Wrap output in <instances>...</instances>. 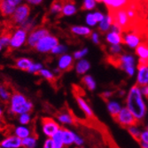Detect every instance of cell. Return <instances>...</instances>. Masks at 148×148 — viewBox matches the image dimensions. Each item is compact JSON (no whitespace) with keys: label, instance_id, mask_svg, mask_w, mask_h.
I'll return each mask as SVG.
<instances>
[{"label":"cell","instance_id":"21","mask_svg":"<svg viewBox=\"0 0 148 148\" xmlns=\"http://www.w3.org/2000/svg\"><path fill=\"white\" fill-rule=\"evenodd\" d=\"M77 12V7L74 2H63L61 14L64 16H72Z\"/></svg>","mask_w":148,"mask_h":148},{"label":"cell","instance_id":"24","mask_svg":"<svg viewBox=\"0 0 148 148\" xmlns=\"http://www.w3.org/2000/svg\"><path fill=\"white\" fill-rule=\"evenodd\" d=\"M57 120L58 122L61 124H66V125H70L74 124L75 123V118L70 113L68 112H61L57 114Z\"/></svg>","mask_w":148,"mask_h":148},{"label":"cell","instance_id":"51","mask_svg":"<svg viewBox=\"0 0 148 148\" xmlns=\"http://www.w3.org/2000/svg\"><path fill=\"white\" fill-rule=\"evenodd\" d=\"M112 95H113V92L112 91H110V90H106V91H105V92H103V94H102V97L104 98V99H109V98H111L112 97Z\"/></svg>","mask_w":148,"mask_h":148},{"label":"cell","instance_id":"54","mask_svg":"<svg viewBox=\"0 0 148 148\" xmlns=\"http://www.w3.org/2000/svg\"><path fill=\"white\" fill-rule=\"evenodd\" d=\"M140 146H141V148H148V144L140 142Z\"/></svg>","mask_w":148,"mask_h":148},{"label":"cell","instance_id":"44","mask_svg":"<svg viewBox=\"0 0 148 148\" xmlns=\"http://www.w3.org/2000/svg\"><path fill=\"white\" fill-rule=\"evenodd\" d=\"M121 51H122V46L120 45H111L110 52L113 56H117L118 54H120Z\"/></svg>","mask_w":148,"mask_h":148},{"label":"cell","instance_id":"17","mask_svg":"<svg viewBox=\"0 0 148 148\" xmlns=\"http://www.w3.org/2000/svg\"><path fill=\"white\" fill-rule=\"evenodd\" d=\"M136 53L139 57V63H148V44H140L136 48Z\"/></svg>","mask_w":148,"mask_h":148},{"label":"cell","instance_id":"57","mask_svg":"<svg viewBox=\"0 0 148 148\" xmlns=\"http://www.w3.org/2000/svg\"><path fill=\"white\" fill-rule=\"evenodd\" d=\"M147 130V131H148V125H147V130Z\"/></svg>","mask_w":148,"mask_h":148},{"label":"cell","instance_id":"13","mask_svg":"<svg viewBox=\"0 0 148 148\" xmlns=\"http://www.w3.org/2000/svg\"><path fill=\"white\" fill-rule=\"evenodd\" d=\"M74 65V58L72 55L68 53L60 56L58 60V69L61 71H69L73 68Z\"/></svg>","mask_w":148,"mask_h":148},{"label":"cell","instance_id":"45","mask_svg":"<svg viewBox=\"0 0 148 148\" xmlns=\"http://www.w3.org/2000/svg\"><path fill=\"white\" fill-rule=\"evenodd\" d=\"M139 142L148 144V131L147 130H145V131L141 132V135H140V138H139Z\"/></svg>","mask_w":148,"mask_h":148},{"label":"cell","instance_id":"47","mask_svg":"<svg viewBox=\"0 0 148 148\" xmlns=\"http://www.w3.org/2000/svg\"><path fill=\"white\" fill-rule=\"evenodd\" d=\"M90 39L94 44H99V35L97 32H93L90 34Z\"/></svg>","mask_w":148,"mask_h":148},{"label":"cell","instance_id":"35","mask_svg":"<svg viewBox=\"0 0 148 148\" xmlns=\"http://www.w3.org/2000/svg\"><path fill=\"white\" fill-rule=\"evenodd\" d=\"M38 75L40 76H42L44 79L49 81V82H52L53 80L55 79V75L53 72H51V70L47 69H43L41 71L38 73Z\"/></svg>","mask_w":148,"mask_h":148},{"label":"cell","instance_id":"7","mask_svg":"<svg viewBox=\"0 0 148 148\" xmlns=\"http://www.w3.org/2000/svg\"><path fill=\"white\" fill-rule=\"evenodd\" d=\"M42 123V131L44 135L47 137V138H51L55 133H57L61 128L60 124L54 119L51 117H43L41 120Z\"/></svg>","mask_w":148,"mask_h":148},{"label":"cell","instance_id":"50","mask_svg":"<svg viewBox=\"0 0 148 148\" xmlns=\"http://www.w3.org/2000/svg\"><path fill=\"white\" fill-rule=\"evenodd\" d=\"M75 145H76L77 146H82L84 144V139L81 138L79 135H76L75 134Z\"/></svg>","mask_w":148,"mask_h":148},{"label":"cell","instance_id":"12","mask_svg":"<svg viewBox=\"0 0 148 148\" xmlns=\"http://www.w3.org/2000/svg\"><path fill=\"white\" fill-rule=\"evenodd\" d=\"M137 84L138 86L148 85V63H139L138 64Z\"/></svg>","mask_w":148,"mask_h":148},{"label":"cell","instance_id":"5","mask_svg":"<svg viewBox=\"0 0 148 148\" xmlns=\"http://www.w3.org/2000/svg\"><path fill=\"white\" fill-rule=\"evenodd\" d=\"M109 13L113 16L114 24L120 27V28L122 29V30H126L129 29V27L131 26L130 21L127 15L126 7L114 11V12H109Z\"/></svg>","mask_w":148,"mask_h":148},{"label":"cell","instance_id":"56","mask_svg":"<svg viewBox=\"0 0 148 148\" xmlns=\"http://www.w3.org/2000/svg\"><path fill=\"white\" fill-rule=\"evenodd\" d=\"M2 50H3V47H2L1 45H0V51H1Z\"/></svg>","mask_w":148,"mask_h":148},{"label":"cell","instance_id":"59","mask_svg":"<svg viewBox=\"0 0 148 148\" xmlns=\"http://www.w3.org/2000/svg\"><path fill=\"white\" fill-rule=\"evenodd\" d=\"M0 148H3V147H1V146H0Z\"/></svg>","mask_w":148,"mask_h":148},{"label":"cell","instance_id":"29","mask_svg":"<svg viewBox=\"0 0 148 148\" xmlns=\"http://www.w3.org/2000/svg\"><path fill=\"white\" fill-rule=\"evenodd\" d=\"M107 109H108V112L110 113V114L114 118H115L120 113V111L122 110V106H120L118 102L112 100V101L107 102Z\"/></svg>","mask_w":148,"mask_h":148},{"label":"cell","instance_id":"9","mask_svg":"<svg viewBox=\"0 0 148 148\" xmlns=\"http://www.w3.org/2000/svg\"><path fill=\"white\" fill-rule=\"evenodd\" d=\"M118 66L124 70L129 75L132 76L135 74V58L129 54L120 56L118 59Z\"/></svg>","mask_w":148,"mask_h":148},{"label":"cell","instance_id":"11","mask_svg":"<svg viewBox=\"0 0 148 148\" xmlns=\"http://www.w3.org/2000/svg\"><path fill=\"white\" fill-rule=\"evenodd\" d=\"M21 5V0H1L0 14L3 17H12L17 6Z\"/></svg>","mask_w":148,"mask_h":148},{"label":"cell","instance_id":"27","mask_svg":"<svg viewBox=\"0 0 148 148\" xmlns=\"http://www.w3.org/2000/svg\"><path fill=\"white\" fill-rule=\"evenodd\" d=\"M37 145V138L35 133H32L28 138L21 140V147L22 148H36Z\"/></svg>","mask_w":148,"mask_h":148},{"label":"cell","instance_id":"28","mask_svg":"<svg viewBox=\"0 0 148 148\" xmlns=\"http://www.w3.org/2000/svg\"><path fill=\"white\" fill-rule=\"evenodd\" d=\"M114 24V19L113 16L108 13L106 16H105L104 20L99 22V29L102 32H106L107 30H109V29L112 27V25Z\"/></svg>","mask_w":148,"mask_h":148},{"label":"cell","instance_id":"8","mask_svg":"<svg viewBox=\"0 0 148 148\" xmlns=\"http://www.w3.org/2000/svg\"><path fill=\"white\" fill-rule=\"evenodd\" d=\"M116 122L123 127H131L134 125H137L138 123L133 114L130 112L127 107H123L122 110L120 111L118 115L114 118Z\"/></svg>","mask_w":148,"mask_h":148},{"label":"cell","instance_id":"34","mask_svg":"<svg viewBox=\"0 0 148 148\" xmlns=\"http://www.w3.org/2000/svg\"><path fill=\"white\" fill-rule=\"evenodd\" d=\"M62 6H63V2H60V1L52 2L50 7V12L51 14H59V13H61Z\"/></svg>","mask_w":148,"mask_h":148},{"label":"cell","instance_id":"16","mask_svg":"<svg viewBox=\"0 0 148 148\" xmlns=\"http://www.w3.org/2000/svg\"><path fill=\"white\" fill-rule=\"evenodd\" d=\"M123 43L128 45L130 48H137L141 43H140V36L138 33L133 32V33H129L125 35V36L123 38Z\"/></svg>","mask_w":148,"mask_h":148},{"label":"cell","instance_id":"46","mask_svg":"<svg viewBox=\"0 0 148 148\" xmlns=\"http://www.w3.org/2000/svg\"><path fill=\"white\" fill-rule=\"evenodd\" d=\"M93 15H94V18H95V20L97 21V22H101L104 18H105V15L103 14L102 12H93Z\"/></svg>","mask_w":148,"mask_h":148},{"label":"cell","instance_id":"6","mask_svg":"<svg viewBox=\"0 0 148 148\" xmlns=\"http://www.w3.org/2000/svg\"><path fill=\"white\" fill-rule=\"evenodd\" d=\"M27 39H28V32L21 28H18L12 33L9 46L14 50L20 49L27 43Z\"/></svg>","mask_w":148,"mask_h":148},{"label":"cell","instance_id":"15","mask_svg":"<svg viewBox=\"0 0 148 148\" xmlns=\"http://www.w3.org/2000/svg\"><path fill=\"white\" fill-rule=\"evenodd\" d=\"M102 2L108 8L109 12H114L125 8L130 4V2L126 1V0H104Z\"/></svg>","mask_w":148,"mask_h":148},{"label":"cell","instance_id":"42","mask_svg":"<svg viewBox=\"0 0 148 148\" xmlns=\"http://www.w3.org/2000/svg\"><path fill=\"white\" fill-rule=\"evenodd\" d=\"M88 49L87 48H84L82 50H78V51H75L73 54V58L75 60H83V58L87 55L88 53Z\"/></svg>","mask_w":148,"mask_h":148},{"label":"cell","instance_id":"41","mask_svg":"<svg viewBox=\"0 0 148 148\" xmlns=\"http://www.w3.org/2000/svg\"><path fill=\"white\" fill-rule=\"evenodd\" d=\"M34 26H35V23H34V21L30 18H29L28 20H27L21 26V28L23 29L24 30H26L27 32L29 31H32L34 29Z\"/></svg>","mask_w":148,"mask_h":148},{"label":"cell","instance_id":"49","mask_svg":"<svg viewBox=\"0 0 148 148\" xmlns=\"http://www.w3.org/2000/svg\"><path fill=\"white\" fill-rule=\"evenodd\" d=\"M43 148H54V145H53V143H52L51 138H46L45 140L44 147Z\"/></svg>","mask_w":148,"mask_h":148},{"label":"cell","instance_id":"18","mask_svg":"<svg viewBox=\"0 0 148 148\" xmlns=\"http://www.w3.org/2000/svg\"><path fill=\"white\" fill-rule=\"evenodd\" d=\"M33 60L29 59V58H26V57H21V58H18L16 60H15V66L20 69V70H22V71H27L28 72L29 69H30L31 65L33 64Z\"/></svg>","mask_w":148,"mask_h":148},{"label":"cell","instance_id":"52","mask_svg":"<svg viewBox=\"0 0 148 148\" xmlns=\"http://www.w3.org/2000/svg\"><path fill=\"white\" fill-rule=\"evenodd\" d=\"M42 3H43L42 0H29V1L28 2L29 5H38Z\"/></svg>","mask_w":148,"mask_h":148},{"label":"cell","instance_id":"38","mask_svg":"<svg viewBox=\"0 0 148 148\" xmlns=\"http://www.w3.org/2000/svg\"><path fill=\"white\" fill-rule=\"evenodd\" d=\"M97 2L95 0H85V1L83 2V5L82 8L83 10H86V11H91L97 5Z\"/></svg>","mask_w":148,"mask_h":148},{"label":"cell","instance_id":"2","mask_svg":"<svg viewBox=\"0 0 148 148\" xmlns=\"http://www.w3.org/2000/svg\"><path fill=\"white\" fill-rule=\"evenodd\" d=\"M34 108V104L27 99L22 93L13 91L9 100V113L12 115H20L30 113Z\"/></svg>","mask_w":148,"mask_h":148},{"label":"cell","instance_id":"32","mask_svg":"<svg viewBox=\"0 0 148 148\" xmlns=\"http://www.w3.org/2000/svg\"><path fill=\"white\" fill-rule=\"evenodd\" d=\"M12 93L5 84H0V99L4 102H9Z\"/></svg>","mask_w":148,"mask_h":148},{"label":"cell","instance_id":"33","mask_svg":"<svg viewBox=\"0 0 148 148\" xmlns=\"http://www.w3.org/2000/svg\"><path fill=\"white\" fill-rule=\"evenodd\" d=\"M12 33L8 31H5L0 34V45L2 47H7L10 45Z\"/></svg>","mask_w":148,"mask_h":148},{"label":"cell","instance_id":"43","mask_svg":"<svg viewBox=\"0 0 148 148\" xmlns=\"http://www.w3.org/2000/svg\"><path fill=\"white\" fill-rule=\"evenodd\" d=\"M85 21H86V23L88 26H90V27H94L96 26L98 24L97 21L95 20V18H94V15L92 12H89L87 13L86 15V18H85Z\"/></svg>","mask_w":148,"mask_h":148},{"label":"cell","instance_id":"39","mask_svg":"<svg viewBox=\"0 0 148 148\" xmlns=\"http://www.w3.org/2000/svg\"><path fill=\"white\" fill-rule=\"evenodd\" d=\"M66 51H68V48H66V46L63 45H58L57 46L54 47V49H53L51 51V53L54 55H63V54H66Z\"/></svg>","mask_w":148,"mask_h":148},{"label":"cell","instance_id":"55","mask_svg":"<svg viewBox=\"0 0 148 148\" xmlns=\"http://www.w3.org/2000/svg\"><path fill=\"white\" fill-rule=\"evenodd\" d=\"M4 127V124H3V122L1 121V119H0V130H1Z\"/></svg>","mask_w":148,"mask_h":148},{"label":"cell","instance_id":"26","mask_svg":"<svg viewBox=\"0 0 148 148\" xmlns=\"http://www.w3.org/2000/svg\"><path fill=\"white\" fill-rule=\"evenodd\" d=\"M71 32L76 36H88L91 34V30L89 27L87 26H73L71 28Z\"/></svg>","mask_w":148,"mask_h":148},{"label":"cell","instance_id":"14","mask_svg":"<svg viewBox=\"0 0 148 148\" xmlns=\"http://www.w3.org/2000/svg\"><path fill=\"white\" fill-rule=\"evenodd\" d=\"M0 146L3 148H21V139L14 135H10L0 141Z\"/></svg>","mask_w":148,"mask_h":148},{"label":"cell","instance_id":"22","mask_svg":"<svg viewBox=\"0 0 148 148\" xmlns=\"http://www.w3.org/2000/svg\"><path fill=\"white\" fill-rule=\"evenodd\" d=\"M13 133H14L13 135L16 136L17 138H19L21 140L24 139V138H26L29 137L31 134H32L31 130L29 128L26 127V126H22V125L17 126L14 129V130H13Z\"/></svg>","mask_w":148,"mask_h":148},{"label":"cell","instance_id":"30","mask_svg":"<svg viewBox=\"0 0 148 148\" xmlns=\"http://www.w3.org/2000/svg\"><path fill=\"white\" fill-rule=\"evenodd\" d=\"M83 84L87 87L88 90L93 91V90H95L96 87H97V84H96V81L94 80V78L91 76V75H85L83 79Z\"/></svg>","mask_w":148,"mask_h":148},{"label":"cell","instance_id":"3","mask_svg":"<svg viewBox=\"0 0 148 148\" xmlns=\"http://www.w3.org/2000/svg\"><path fill=\"white\" fill-rule=\"evenodd\" d=\"M58 45H59V39L55 36L49 34L40 40L36 44L35 49L36 51L40 53H48V52H51V51Z\"/></svg>","mask_w":148,"mask_h":148},{"label":"cell","instance_id":"40","mask_svg":"<svg viewBox=\"0 0 148 148\" xmlns=\"http://www.w3.org/2000/svg\"><path fill=\"white\" fill-rule=\"evenodd\" d=\"M44 69V66L39 63V62H33V64L31 65L30 69H29V73L30 74H38L40 71Z\"/></svg>","mask_w":148,"mask_h":148},{"label":"cell","instance_id":"23","mask_svg":"<svg viewBox=\"0 0 148 148\" xmlns=\"http://www.w3.org/2000/svg\"><path fill=\"white\" fill-rule=\"evenodd\" d=\"M106 42L108 44H110L111 45H119L121 43H123V41L122 34L113 32V31L109 32L108 34L106 35Z\"/></svg>","mask_w":148,"mask_h":148},{"label":"cell","instance_id":"4","mask_svg":"<svg viewBox=\"0 0 148 148\" xmlns=\"http://www.w3.org/2000/svg\"><path fill=\"white\" fill-rule=\"evenodd\" d=\"M30 15V6L28 4H21L15 9L11 20L15 25L21 26Z\"/></svg>","mask_w":148,"mask_h":148},{"label":"cell","instance_id":"1","mask_svg":"<svg viewBox=\"0 0 148 148\" xmlns=\"http://www.w3.org/2000/svg\"><path fill=\"white\" fill-rule=\"evenodd\" d=\"M127 108L135 117L138 123H141L146 114V105L140 92V87L138 84L133 85L129 90L126 99Z\"/></svg>","mask_w":148,"mask_h":148},{"label":"cell","instance_id":"36","mask_svg":"<svg viewBox=\"0 0 148 148\" xmlns=\"http://www.w3.org/2000/svg\"><path fill=\"white\" fill-rule=\"evenodd\" d=\"M31 120H32V117H31L30 113L22 114H20V115L18 116V122H19L20 124L22 125V126L29 125V124L31 123Z\"/></svg>","mask_w":148,"mask_h":148},{"label":"cell","instance_id":"37","mask_svg":"<svg viewBox=\"0 0 148 148\" xmlns=\"http://www.w3.org/2000/svg\"><path fill=\"white\" fill-rule=\"evenodd\" d=\"M129 130V133L131 135V137L136 139L137 141H139V138H140V135H141V130H139V128L137 126V125H134V126H131V127H129L128 128Z\"/></svg>","mask_w":148,"mask_h":148},{"label":"cell","instance_id":"58","mask_svg":"<svg viewBox=\"0 0 148 148\" xmlns=\"http://www.w3.org/2000/svg\"><path fill=\"white\" fill-rule=\"evenodd\" d=\"M79 148H84V147H79Z\"/></svg>","mask_w":148,"mask_h":148},{"label":"cell","instance_id":"20","mask_svg":"<svg viewBox=\"0 0 148 148\" xmlns=\"http://www.w3.org/2000/svg\"><path fill=\"white\" fill-rule=\"evenodd\" d=\"M75 100L78 104V106L80 107L82 111L88 116V117H92L93 116V111L90 108V106H89V104L85 101V99H84L81 96L76 95L75 96Z\"/></svg>","mask_w":148,"mask_h":148},{"label":"cell","instance_id":"31","mask_svg":"<svg viewBox=\"0 0 148 148\" xmlns=\"http://www.w3.org/2000/svg\"><path fill=\"white\" fill-rule=\"evenodd\" d=\"M51 138L52 140L54 148H64V143H63V138H62L61 129L57 133H55Z\"/></svg>","mask_w":148,"mask_h":148},{"label":"cell","instance_id":"25","mask_svg":"<svg viewBox=\"0 0 148 148\" xmlns=\"http://www.w3.org/2000/svg\"><path fill=\"white\" fill-rule=\"evenodd\" d=\"M90 68V64L87 60H80L75 64V71L79 75H85Z\"/></svg>","mask_w":148,"mask_h":148},{"label":"cell","instance_id":"48","mask_svg":"<svg viewBox=\"0 0 148 148\" xmlns=\"http://www.w3.org/2000/svg\"><path fill=\"white\" fill-rule=\"evenodd\" d=\"M140 92H141L143 97H145V99H148V85L141 86L140 87Z\"/></svg>","mask_w":148,"mask_h":148},{"label":"cell","instance_id":"19","mask_svg":"<svg viewBox=\"0 0 148 148\" xmlns=\"http://www.w3.org/2000/svg\"><path fill=\"white\" fill-rule=\"evenodd\" d=\"M64 146H69L75 143V133L69 129H61Z\"/></svg>","mask_w":148,"mask_h":148},{"label":"cell","instance_id":"53","mask_svg":"<svg viewBox=\"0 0 148 148\" xmlns=\"http://www.w3.org/2000/svg\"><path fill=\"white\" fill-rule=\"evenodd\" d=\"M3 115H4V109H3L2 106L0 105V119L3 117Z\"/></svg>","mask_w":148,"mask_h":148},{"label":"cell","instance_id":"10","mask_svg":"<svg viewBox=\"0 0 148 148\" xmlns=\"http://www.w3.org/2000/svg\"><path fill=\"white\" fill-rule=\"evenodd\" d=\"M49 34L50 33H49L48 29L45 28H43V27H41V28H36V29L35 28L28 35V39H27L26 44L31 48H35L36 44L40 41V40Z\"/></svg>","mask_w":148,"mask_h":148}]
</instances>
